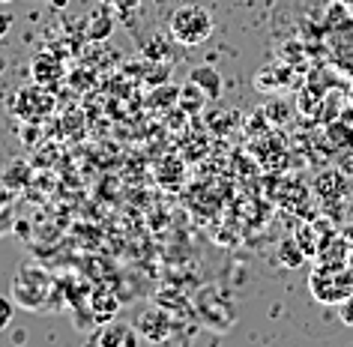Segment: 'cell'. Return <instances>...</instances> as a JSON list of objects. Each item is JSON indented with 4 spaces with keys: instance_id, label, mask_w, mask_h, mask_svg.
<instances>
[{
    "instance_id": "obj_1",
    "label": "cell",
    "mask_w": 353,
    "mask_h": 347,
    "mask_svg": "<svg viewBox=\"0 0 353 347\" xmlns=\"http://www.w3.org/2000/svg\"><path fill=\"white\" fill-rule=\"evenodd\" d=\"M213 37V15L207 12V6L198 3H183L176 6L171 15V39L180 46H204Z\"/></svg>"
},
{
    "instance_id": "obj_2",
    "label": "cell",
    "mask_w": 353,
    "mask_h": 347,
    "mask_svg": "<svg viewBox=\"0 0 353 347\" xmlns=\"http://www.w3.org/2000/svg\"><path fill=\"white\" fill-rule=\"evenodd\" d=\"M57 108V99L48 87L42 84H30V87H21L12 99V114L21 117L24 123H42L51 111Z\"/></svg>"
},
{
    "instance_id": "obj_3",
    "label": "cell",
    "mask_w": 353,
    "mask_h": 347,
    "mask_svg": "<svg viewBox=\"0 0 353 347\" xmlns=\"http://www.w3.org/2000/svg\"><path fill=\"white\" fill-rule=\"evenodd\" d=\"M42 279H46V275H42L39 270H21V272H19V279H15V297H19L28 308H39V306H42L39 299L46 297V290H48V288H39V290L33 288V284L42 281Z\"/></svg>"
},
{
    "instance_id": "obj_4",
    "label": "cell",
    "mask_w": 353,
    "mask_h": 347,
    "mask_svg": "<svg viewBox=\"0 0 353 347\" xmlns=\"http://www.w3.org/2000/svg\"><path fill=\"white\" fill-rule=\"evenodd\" d=\"M66 69L63 63H60L57 57L51 54H39L37 60H33V81L42 84V87H54L57 81H63Z\"/></svg>"
},
{
    "instance_id": "obj_5",
    "label": "cell",
    "mask_w": 353,
    "mask_h": 347,
    "mask_svg": "<svg viewBox=\"0 0 353 347\" xmlns=\"http://www.w3.org/2000/svg\"><path fill=\"white\" fill-rule=\"evenodd\" d=\"M138 329H141V335L144 338H150V341H165L168 333H171L168 317L162 315V311H156V308H150V311H144V315L138 317Z\"/></svg>"
},
{
    "instance_id": "obj_6",
    "label": "cell",
    "mask_w": 353,
    "mask_h": 347,
    "mask_svg": "<svg viewBox=\"0 0 353 347\" xmlns=\"http://www.w3.org/2000/svg\"><path fill=\"white\" fill-rule=\"evenodd\" d=\"M99 344L102 347H135L138 333L132 329V324H108L99 333Z\"/></svg>"
},
{
    "instance_id": "obj_7",
    "label": "cell",
    "mask_w": 353,
    "mask_h": 347,
    "mask_svg": "<svg viewBox=\"0 0 353 347\" xmlns=\"http://www.w3.org/2000/svg\"><path fill=\"white\" fill-rule=\"evenodd\" d=\"M189 81H195L210 99H219V96H222V75H219L213 66H195L189 75Z\"/></svg>"
},
{
    "instance_id": "obj_8",
    "label": "cell",
    "mask_w": 353,
    "mask_h": 347,
    "mask_svg": "<svg viewBox=\"0 0 353 347\" xmlns=\"http://www.w3.org/2000/svg\"><path fill=\"white\" fill-rule=\"evenodd\" d=\"M111 30H114L111 12H108V10H96V12H93V19H90V28H87V37L102 42V39H108V37H111Z\"/></svg>"
},
{
    "instance_id": "obj_9",
    "label": "cell",
    "mask_w": 353,
    "mask_h": 347,
    "mask_svg": "<svg viewBox=\"0 0 353 347\" xmlns=\"http://www.w3.org/2000/svg\"><path fill=\"white\" fill-rule=\"evenodd\" d=\"M24 177H28V165H24V162H12V165H6L3 174H0V183L10 186V189H19V186L24 183Z\"/></svg>"
},
{
    "instance_id": "obj_10",
    "label": "cell",
    "mask_w": 353,
    "mask_h": 347,
    "mask_svg": "<svg viewBox=\"0 0 353 347\" xmlns=\"http://www.w3.org/2000/svg\"><path fill=\"white\" fill-rule=\"evenodd\" d=\"M12 317H15V302H12V297L0 293V333H3V329L12 324Z\"/></svg>"
},
{
    "instance_id": "obj_11",
    "label": "cell",
    "mask_w": 353,
    "mask_h": 347,
    "mask_svg": "<svg viewBox=\"0 0 353 347\" xmlns=\"http://www.w3.org/2000/svg\"><path fill=\"white\" fill-rule=\"evenodd\" d=\"M12 230H15V212H12V207H0V237L12 234Z\"/></svg>"
},
{
    "instance_id": "obj_12",
    "label": "cell",
    "mask_w": 353,
    "mask_h": 347,
    "mask_svg": "<svg viewBox=\"0 0 353 347\" xmlns=\"http://www.w3.org/2000/svg\"><path fill=\"white\" fill-rule=\"evenodd\" d=\"M105 3H108L114 12H123V15H126V12H135V10H138L141 0H105Z\"/></svg>"
},
{
    "instance_id": "obj_13",
    "label": "cell",
    "mask_w": 353,
    "mask_h": 347,
    "mask_svg": "<svg viewBox=\"0 0 353 347\" xmlns=\"http://www.w3.org/2000/svg\"><path fill=\"white\" fill-rule=\"evenodd\" d=\"M12 24H15V15L6 12V10H0V39H3L6 33L12 30Z\"/></svg>"
},
{
    "instance_id": "obj_14",
    "label": "cell",
    "mask_w": 353,
    "mask_h": 347,
    "mask_svg": "<svg viewBox=\"0 0 353 347\" xmlns=\"http://www.w3.org/2000/svg\"><path fill=\"white\" fill-rule=\"evenodd\" d=\"M12 201H15V189H10V186L0 183V207H10Z\"/></svg>"
},
{
    "instance_id": "obj_15",
    "label": "cell",
    "mask_w": 353,
    "mask_h": 347,
    "mask_svg": "<svg viewBox=\"0 0 353 347\" xmlns=\"http://www.w3.org/2000/svg\"><path fill=\"white\" fill-rule=\"evenodd\" d=\"M54 3H63V0H54Z\"/></svg>"
}]
</instances>
